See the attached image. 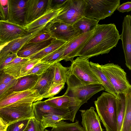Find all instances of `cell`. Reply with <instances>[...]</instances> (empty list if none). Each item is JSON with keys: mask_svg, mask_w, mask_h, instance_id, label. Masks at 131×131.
<instances>
[{"mask_svg": "<svg viewBox=\"0 0 131 131\" xmlns=\"http://www.w3.org/2000/svg\"><path fill=\"white\" fill-rule=\"evenodd\" d=\"M120 39V35L114 24H98L78 56L89 59L108 53L116 46Z\"/></svg>", "mask_w": 131, "mask_h": 131, "instance_id": "6da1fadb", "label": "cell"}, {"mask_svg": "<svg viewBox=\"0 0 131 131\" xmlns=\"http://www.w3.org/2000/svg\"><path fill=\"white\" fill-rule=\"evenodd\" d=\"M116 98L103 92L94 101L96 110L106 131H118Z\"/></svg>", "mask_w": 131, "mask_h": 131, "instance_id": "7a4b0ae2", "label": "cell"}, {"mask_svg": "<svg viewBox=\"0 0 131 131\" xmlns=\"http://www.w3.org/2000/svg\"><path fill=\"white\" fill-rule=\"evenodd\" d=\"M66 82L67 88L64 95L81 101L82 105L96 93L105 90L101 84H86L73 75H68Z\"/></svg>", "mask_w": 131, "mask_h": 131, "instance_id": "3957f363", "label": "cell"}, {"mask_svg": "<svg viewBox=\"0 0 131 131\" xmlns=\"http://www.w3.org/2000/svg\"><path fill=\"white\" fill-rule=\"evenodd\" d=\"M84 16L99 21L111 16L117 9L120 0H85Z\"/></svg>", "mask_w": 131, "mask_h": 131, "instance_id": "277c9868", "label": "cell"}, {"mask_svg": "<svg viewBox=\"0 0 131 131\" xmlns=\"http://www.w3.org/2000/svg\"><path fill=\"white\" fill-rule=\"evenodd\" d=\"M101 68L119 97L120 94H124L131 88V85L127 78L126 73L118 64L108 63L101 65Z\"/></svg>", "mask_w": 131, "mask_h": 131, "instance_id": "5b68a950", "label": "cell"}, {"mask_svg": "<svg viewBox=\"0 0 131 131\" xmlns=\"http://www.w3.org/2000/svg\"><path fill=\"white\" fill-rule=\"evenodd\" d=\"M86 4L85 0H66L62 10L55 19L72 25L84 16Z\"/></svg>", "mask_w": 131, "mask_h": 131, "instance_id": "8992f818", "label": "cell"}, {"mask_svg": "<svg viewBox=\"0 0 131 131\" xmlns=\"http://www.w3.org/2000/svg\"><path fill=\"white\" fill-rule=\"evenodd\" d=\"M68 75H75L87 85L101 84L100 81L91 69L88 58L78 57L74 60L69 67Z\"/></svg>", "mask_w": 131, "mask_h": 131, "instance_id": "52a82bcc", "label": "cell"}, {"mask_svg": "<svg viewBox=\"0 0 131 131\" xmlns=\"http://www.w3.org/2000/svg\"><path fill=\"white\" fill-rule=\"evenodd\" d=\"M41 95L36 90L13 91L0 100V108L10 106L31 105L40 100Z\"/></svg>", "mask_w": 131, "mask_h": 131, "instance_id": "ba28073f", "label": "cell"}, {"mask_svg": "<svg viewBox=\"0 0 131 131\" xmlns=\"http://www.w3.org/2000/svg\"><path fill=\"white\" fill-rule=\"evenodd\" d=\"M53 38L68 42L79 35L73 25L67 24L55 18L49 23L43 30Z\"/></svg>", "mask_w": 131, "mask_h": 131, "instance_id": "9c48e42d", "label": "cell"}, {"mask_svg": "<svg viewBox=\"0 0 131 131\" xmlns=\"http://www.w3.org/2000/svg\"><path fill=\"white\" fill-rule=\"evenodd\" d=\"M0 116L8 125L34 117L32 105L10 106L0 108Z\"/></svg>", "mask_w": 131, "mask_h": 131, "instance_id": "30bf717a", "label": "cell"}, {"mask_svg": "<svg viewBox=\"0 0 131 131\" xmlns=\"http://www.w3.org/2000/svg\"><path fill=\"white\" fill-rule=\"evenodd\" d=\"M44 101L47 104L56 108L69 111V120L73 122L78 111L82 105L81 101L64 94L48 99Z\"/></svg>", "mask_w": 131, "mask_h": 131, "instance_id": "8fae6325", "label": "cell"}, {"mask_svg": "<svg viewBox=\"0 0 131 131\" xmlns=\"http://www.w3.org/2000/svg\"><path fill=\"white\" fill-rule=\"evenodd\" d=\"M94 30L80 35L65 44L64 53L60 60L70 61L72 63L74 58L78 54L86 43L93 34Z\"/></svg>", "mask_w": 131, "mask_h": 131, "instance_id": "7c38bea8", "label": "cell"}, {"mask_svg": "<svg viewBox=\"0 0 131 131\" xmlns=\"http://www.w3.org/2000/svg\"><path fill=\"white\" fill-rule=\"evenodd\" d=\"M28 33L24 27L0 20V44L10 41Z\"/></svg>", "mask_w": 131, "mask_h": 131, "instance_id": "4fadbf2b", "label": "cell"}, {"mask_svg": "<svg viewBox=\"0 0 131 131\" xmlns=\"http://www.w3.org/2000/svg\"><path fill=\"white\" fill-rule=\"evenodd\" d=\"M120 39L124 54L125 64L131 70V16L126 15L124 18Z\"/></svg>", "mask_w": 131, "mask_h": 131, "instance_id": "5bb4252c", "label": "cell"}, {"mask_svg": "<svg viewBox=\"0 0 131 131\" xmlns=\"http://www.w3.org/2000/svg\"><path fill=\"white\" fill-rule=\"evenodd\" d=\"M48 0H27V1L24 26L37 19L46 10Z\"/></svg>", "mask_w": 131, "mask_h": 131, "instance_id": "9a60e30c", "label": "cell"}, {"mask_svg": "<svg viewBox=\"0 0 131 131\" xmlns=\"http://www.w3.org/2000/svg\"><path fill=\"white\" fill-rule=\"evenodd\" d=\"M27 0H9V15L6 21L24 27L26 6Z\"/></svg>", "mask_w": 131, "mask_h": 131, "instance_id": "2e32d148", "label": "cell"}, {"mask_svg": "<svg viewBox=\"0 0 131 131\" xmlns=\"http://www.w3.org/2000/svg\"><path fill=\"white\" fill-rule=\"evenodd\" d=\"M82 117L81 124L84 131H103L101 120L95 108L91 107L86 110H80Z\"/></svg>", "mask_w": 131, "mask_h": 131, "instance_id": "e0dca14e", "label": "cell"}, {"mask_svg": "<svg viewBox=\"0 0 131 131\" xmlns=\"http://www.w3.org/2000/svg\"><path fill=\"white\" fill-rule=\"evenodd\" d=\"M32 106L35 118L40 121L43 115L49 114L60 115L64 117L65 120H69V111L56 108L47 104L44 101H37L32 103Z\"/></svg>", "mask_w": 131, "mask_h": 131, "instance_id": "ac0fdd59", "label": "cell"}, {"mask_svg": "<svg viewBox=\"0 0 131 131\" xmlns=\"http://www.w3.org/2000/svg\"><path fill=\"white\" fill-rule=\"evenodd\" d=\"M62 8L58 9H52L47 5L43 14L33 21L25 25V28L28 33H30L45 27L57 16L62 10Z\"/></svg>", "mask_w": 131, "mask_h": 131, "instance_id": "d6986e66", "label": "cell"}, {"mask_svg": "<svg viewBox=\"0 0 131 131\" xmlns=\"http://www.w3.org/2000/svg\"><path fill=\"white\" fill-rule=\"evenodd\" d=\"M45 27H42L27 35L9 42L3 48L0 53V58L10 53L17 54L22 46L31 39L42 31Z\"/></svg>", "mask_w": 131, "mask_h": 131, "instance_id": "ffe728a7", "label": "cell"}, {"mask_svg": "<svg viewBox=\"0 0 131 131\" xmlns=\"http://www.w3.org/2000/svg\"><path fill=\"white\" fill-rule=\"evenodd\" d=\"M53 38L37 43L28 42L24 44L17 53V57L25 58L31 57L46 48L51 42Z\"/></svg>", "mask_w": 131, "mask_h": 131, "instance_id": "44dd1931", "label": "cell"}, {"mask_svg": "<svg viewBox=\"0 0 131 131\" xmlns=\"http://www.w3.org/2000/svg\"><path fill=\"white\" fill-rule=\"evenodd\" d=\"M41 75L31 74L19 78L17 79L15 85L10 89V92H21L32 90Z\"/></svg>", "mask_w": 131, "mask_h": 131, "instance_id": "7402d4cb", "label": "cell"}, {"mask_svg": "<svg viewBox=\"0 0 131 131\" xmlns=\"http://www.w3.org/2000/svg\"><path fill=\"white\" fill-rule=\"evenodd\" d=\"M53 65L42 75L40 79L32 89L37 90L41 95L48 91L53 83L54 74Z\"/></svg>", "mask_w": 131, "mask_h": 131, "instance_id": "603a6c76", "label": "cell"}, {"mask_svg": "<svg viewBox=\"0 0 131 131\" xmlns=\"http://www.w3.org/2000/svg\"><path fill=\"white\" fill-rule=\"evenodd\" d=\"M90 64L92 70L100 81L101 84L104 88L105 90L114 95L117 99H120L116 91L107 77L102 71L101 65L98 63L90 62Z\"/></svg>", "mask_w": 131, "mask_h": 131, "instance_id": "cb8c5ba5", "label": "cell"}, {"mask_svg": "<svg viewBox=\"0 0 131 131\" xmlns=\"http://www.w3.org/2000/svg\"><path fill=\"white\" fill-rule=\"evenodd\" d=\"M29 59L17 56L4 67L3 71L5 73L17 79L20 77L22 65Z\"/></svg>", "mask_w": 131, "mask_h": 131, "instance_id": "d4e9b609", "label": "cell"}, {"mask_svg": "<svg viewBox=\"0 0 131 131\" xmlns=\"http://www.w3.org/2000/svg\"><path fill=\"white\" fill-rule=\"evenodd\" d=\"M99 21L96 19L83 16L72 25L80 35L94 30Z\"/></svg>", "mask_w": 131, "mask_h": 131, "instance_id": "484cf974", "label": "cell"}, {"mask_svg": "<svg viewBox=\"0 0 131 131\" xmlns=\"http://www.w3.org/2000/svg\"><path fill=\"white\" fill-rule=\"evenodd\" d=\"M124 94L125 112L120 131H131V89H129Z\"/></svg>", "mask_w": 131, "mask_h": 131, "instance_id": "4316f807", "label": "cell"}, {"mask_svg": "<svg viewBox=\"0 0 131 131\" xmlns=\"http://www.w3.org/2000/svg\"><path fill=\"white\" fill-rule=\"evenodd\" d=\"M67 42L53 38L51 43L40 51L34 54L29 59L41 60L49 54L58 49Z\"/></svg>", "mask_w": 131, "mask_h": 131, "instance_id": "83f0119b", "label": "cell"}, {"mask_svg": "<svg viewBox=\"0 0 131 131\" xmlns=\"http://www.w3.org/2000/svg\"><path fill=\"white\" fill-rule=\"evenodd\" d=\"M54 74L53 82L58 84L65 83L69 74V67L63 66L59 62L53 65Z\"/></svg>", "mask_w": 131, "mask_h": 131, "instance_id": "f1b7e54d", "label": "cell"}, {"mask_svg": "<svg viewBox=\"0 0 131 131\" xmlns=\"http://www.w3.org/2000/svg\"><path fill=\"white\" fill-rule=\"evenodd\" d=\"M120 99H116L117 123L118 131H120L125 112V97L124 94H119Z\"/></svg>", "mask_w": 131, "mask_h": 131, "instance_id": "f546056e", "label": "cell"}, {"mask_svg": "<svg viewBox=\"0 0 131 131\" xmlns=\"http://www.w3.org/2000/svg\"><path fill=\"white\" fill-rule=\"evenodd\" d=\"M52 128L51 131H84L79 121L77 120L75 122L72 123L62 120L60 123Z\"/></svg>", "mask_w": 131, "mask_h": 131, "instance_id": "4dcf8cb0", "label": "cell"}, {"mask_svg": "<svg viewBox=\"0 0 131 131\" xmlns=\"http://www.w3.org/2000/svg\"><path fill=\"white\" fill-rule=\"evenodd\" d=\"M62 120H65V119L61 115L49 114L43 115L40 122L45 129L47 127H53L60 123Z\"/></svg>", "mask_w": 131, "mask_h": 131, "instance_id": "1f68e13d", "label": "cell"}, {"mask_svg": "<svg viewBox=\"0 0 131 131\" xmlns=\"http://www.w3.org/2000/svg\"><path fill=\"white\" fill-rule=\"evenodd\" d=\"M65 44L40 60V61L52 64L59 62L64 53Z\"/></svg>", "mask_w": 131, "mask_h": 131, "instance_id": "d6a6232c", "label": "cell"}, {"mask_svg": "<svg viewBox=\"0 0 131 131\" xmlns=\"http://www.w3.org/2000/svg\"><path fill=\"white\" fill-rule=\"evenodd\" d=\"M54 64L40 61L29 71L26 75L31 74L41 75Z\"/></svg>", "mask_w": 131, "mask_h": 131, "instance_id": "836d02e7", "label": "cell"}, {"mask_svg": "<svg viewBox=\"0 0 131 131\" xmlns=\"http://www.w3.org/2000/svg\"><path fill=\"white\" fill-rule=\"evenodd\" d=\"M65 83L56 84L53 83L48 91L45 94L41 95L40 100L44 98H52L58 94L64 88Z\"/></svg>", "mask_w": 131, "mask_h": 131, "instance_id": "e575fe53", "label": "cell"}, {"mask_svg": "<svg viewBox=\"0 0 131 131\" xmlns=\"http://www.w3.org/2000/svg\"><path fill=\"white\" fill-rule=\"evenodd\" d=\"M45 129L40 121L37 120L34 117L29 119L24 131H44Z\"/></svg>", "mask_w": 131, "mask_h": 131, "instance_id": "d590c367", "label": "cell"}, {"mask_svg": "<svg viewBox=\"0 0 131 131\" xmlns=\"http://www.w3.org/2000/svg\"><path fill=\"white\" fill-rule=\"evenodd\" d=\"M29 119L18 121L8 125L6 131H24Z\"/></svg>", "mask_w": 131, "mask_h": 131, "instance_id": "8d00e7d4", "label": "cell"}, {"mask_svg": "<svg viewBox=\"0 0 131 131\" xmlns=\"http://www.w3.org/2000/svg\"><path fill=\"white\" fill-rule=\"evenodd\" d=\"M40 62V59H29L26 61L22 66L20 77L26 75L29 71Z\"/></svg>", "mask_w": 131, "mask_h": 131, "instance_id": "74e56055", "label": "cell"}, {"mask_svg": "<svg viewBox=\"0 0 131 131\" xmlns=\"http://www.w3.org/2000/svg\"><path fill=\"white\" fill-rule=\"evenodd\" d=\"M17 79L5 73L3 70H0V82L12 87L16 84Z\"/></svg>", "mask_w": 131, "mask_h": 131, "instance_id": "f35d334b", "label": "cell"}, {"mask_svg": "<svg viewBox=\"0 0 131 131\" xmlns=\"http://www.w3.org/2000/svg\"><path fill=\"white\" fill-rule=\"evenodd\" d=\"M51 38L48 33L43 30L30 39L28 42L29 43H37L48 40Z\"/></svg>", "mask_w": 131, "mask_h": 131, "instance_id": "ab89813d", "label": "cell"}, {"mask_svg": "<svg viewBox=\"0 0 131 131\" xmlns=\"http://www.w3.org/2000/svg\"><path fill=\"white\" fill-rule=\"evenodd\" d=\"M0 9L4 20H7L9 15V0H0Z\"/></svg>", "mask_w": 131, "mask_h": 131, "instance_id": "60d3db41", "label": "cell"}, {"mask_svg": "<svg viewBox=\"0 0 131 131\" xmlns=\"http://www.w3.org/2000/svg\"><path fill=\"white\" fill-rule=\"evenodd\" d=\"M17 57V54L10 53L0 58V70H3L4 67Z\"/></svg>", "mask_w": 131, "mask_h": 131, "instance_id": "b9f144b4", "label": "cell"}, {"mask_svg": "<svg viewBox=\"0 0 131 131\" xmlns=\"http://www.w3.org/2000/svg\"><path fill=\"white\" fill-rule=\"evenodd\" d=\"M66 0H48L47 5L50 8L54 9L61 8Z\"/></svg>", "mask_w": 131, "mask_h": 131, "instance_id": "7bdbcfd3", "label": "cell"}, {"mask_svg": "<svg viewBox=\"0 0 131 131\" xmlns=\"http://www.w3.org/2000/svg\"><path fill=\"white\" fill-rule=\"evenodd\" d=\"M119 12H128L131 10V2L128 1L119 5L117 9Z\"/></svg>", "mask_w": 131, "mask_h": 131, "instance_id": "ee69618b", "label": "cell"}, {"mask_svg": "<svg viewBox=\"0 0 131 131\" xmlns=\"http://www.w3.org/2000/svg\"><path fill=\"white\" fill-rule=\"evenodd\" d=\"M12 87L0 82V100L8 94V91Z\"/></svg>", "mask_w": 131, "mask_h": 131, "instance_id": "f6af8a7d", "label": "cell"}, {"mask_svg": "<svg viewBox=\"0 0 131 131\" xmlns=\"http://www.w3.org/2000/svg\"><path fill=\"white\" fill-rule=\"evenodd\" d=\"M8 125L0 116V127L6 128Z\"/></svg>", "mask_w": 131, "mask_h": 131, "instance_id": "bcb514c9", "label": "cell"}, {"mask_svg": "<svg viewBox=\"0 0 131 131\" xmlns=\"http://www.w3.org/2000/svg\"><path fill=\"white\" fill-rule=\"evenodd\" d=\"M9 42L2 44H0V53L3 48L4 47V46L6 45Z\"/></svg>", "mask_w": 131, "mask_h": 131, "instance_id": "7dc6e473", "label": "cell"}, {"mask_svg": "<svg viewBox=\"0 0 131 131\" xmlns=\"http://www.w3.org/2000/svg\"><path fill=\"white\" fill-rule=\"evenodd\" d=\"M0 20H4V19L0 9Z\"/></svg>", "mask_w": 131, "mask_h": 131, "instance_id": "c3c4849f", "label": "cell"}, {"mask_svg": "<svg viewBox=\"0 0 131 131\" xmlns=\"http://www.w3.org/2000/svg\"><path fill=\"white\" fill-rule=\"evenodd\" d=\"M6 128L0 127V131H6Z\"/></svg>", "mask_w": 131, "mask_h": 131, "instance_id": "681fc988", "label": "cell"}, {"mask_svg": "<svg viewBox=\"0 0 131 131\" xmlns=\"http://www.w3.org/2000/svg\"><path fill=\"white\" fill-rule=\"evenodd\" d=\"M44 131H50L49 130H48L47 129H45Z\"/></svg>", "mask_w": 131, "mask_h": 131, "instance_id": "f907efd6", "label": "cell"}]
</instances>
